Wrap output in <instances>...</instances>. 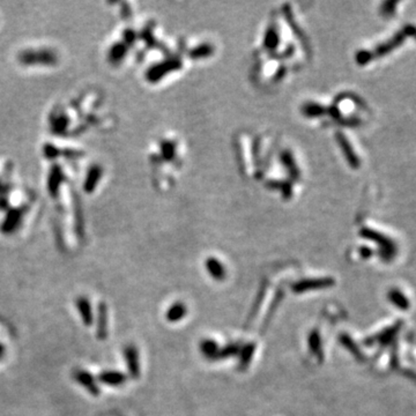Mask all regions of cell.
Here are the masks:
<instances>
[{"mask_svg":"<svg viewBox=\"0 0 416 416\" xmlns=\"http://www.w3.org/2000/svg\"><path fill=\"white\" fill-rule=\"evenodd\" d=\"M389 298H390V301L397 306V308H399L401 310H406L410 308V301H408V299L405 297V295L403 294V292H400L399 290L391 291L389 294Z\"/></svg>","mask_w":416,"mask_h":416,"instance_id":"obj_1","label":"cell"}]
</instances>
